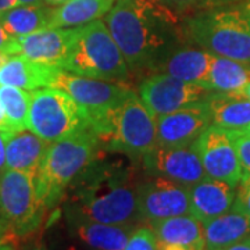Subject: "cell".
Returning <instances> with one entry per match:
<instances>
[{
    "mask_svg": "<svg viewBox=\"0 0 250 250\" xmlns=\"http://www.w3.org/2000/svg\"><path fill=\"white\" fill-rule=\"evenodd\" d=\"M102 150L67 189L62 197L65 215L138 227L142 223L138 211V160Z\"/></svg>",
    "mask_w": 250,
    "mask_h": 250,
    "instance_id": "6da1fadb",
    "label": "cell"
},
{
    "mask_svg": "<svg viewBox=\"0 0 250 250\" xmlns=\"http://www.w3.org/2000/svg\"><path fill=\"white\" fill-rule=\"evenodd\" d=\"M104 22L129 71L139 75L154 74L171 53L189 43L178 11L163 0H116Z\"/></svg>",
    "mask_w": 250,
    "mask_h": 250,
    "instance_id": "7a4b0ae2",
    "label": "cell"
},
{
    "mask_svg": "<svg viewBox=\"0 0 250 250\" xmlns=\"http://www.w3.org/2000/svg\"><path fill=\"white\" fill-rule=\"evenodd\" d=\"M182 25L189 43L215 56L250 64V14L245 4L189 13Z\"/></svg>",
    "mask_w": 250,
    "mask_h": 250,
    "instance_id": "3957f363",
    "label": "cell"
},
{
    "mask_svg": "<svg viewBox=\"0 0 250 250\" xmlns=\"http://www.w3.org/2000/svg\"><path fill=\"white\" fill-rule=\"evenodd\" d=\"M102 150L90 129L65 136L49 145L36 171V193L46 210L59 205L74 179Z\"/></svg>",
    "mask_w": 250,
    "mask_h": 250,
    "instance_id": "277c9868",
    "label": "cell"
},
{
    "mask_svg": "<svg viewBox=\"0 0 250 250\" xmlns=\"http://www.w3.org/2000/svg\"><path fill=\"white\" fill-rule=\"evenodd\" d=\"M102 149L139 160L157 146L156 118L145 107L136 92L123 103L90 123Z\"/></svg>",
    "mask_w": 250,
    "mask_h": 250,
    "instance_id": "5b68a950",
    "label": "cell"
},
{
    "mask_svg": "<svg viewBox=\"0 0 250 250\" xmlns=\"http://www.w3.org/2000/svg\"><path fill=\"white\" fill-rule=\"evenodd\" d=\"M62 70L114 82H126L131 75L124 56L102 18L75 28Z\"/></svg>",
    "mask_w": 250,
    "mask_h": 250,
    "instance_id": "8992f818",
    "label": "cell"
},
{
    "mask_svg": "<svg viewBox=\"0 0 250 250\" xmlns=\"http://www.w3.org/2000/svg\"><path fill=\"white\" fill-rule=\"evenodd\" d=\"M28 129L52 143L90 128L85 110L68 93L45 86L31 92Z\"/></svg>",
    "mask_w": 250,
    "mask_h": 250,
    "instance_id": "52a82bcc",
    "label": "cell"
},
{
    "mask_svg": "<svg viewBox=\"0 0 250 250\" xmlns=\"http://www.w3.org/2000/svg\"><path fill=\"white\" fill-rule=\"evenodd\" d=\"M46 211L36 193L35 175L10 168L0 172V224L13 238L32 235Z\"/></svg>",
    "mask_w": 250,
    "mask_h": 250,
    "instance_id": "ba28073f",
    "label": "cell"
},
{
    "mask_svg": "<svg viewBox=\"0 0 250 250\" xmlns=\"http://www.w3.org/2000/svg\"><path fill=\"white\" fill-rule=\"evenodd\" d=\"M52 86L68 93L85 110L89 128L93 120L117 107L134 92L126 82L90 78L64 70L57 71Z\"/></svg>",
    "mask_w": 250,
    "mask_h": 250,
    "instance_id": "9c48e42d",
    "label": "cell"
},
{
    "mask_svg": "<svg viewBox=\"0 0 250 250\" xmlns=\"http://www.w3.org/2000/svg\"><path fill=\"white\" fill-rule=\"evenodd\" d=\"M208 93L210 90L197 83L163 72L145 77L138 86L139 98L154 118L188 107L203 100Z\"/></svg>",
    "mask_w": 250,
    "mask_h": 250,
    "instance_id": "30bf717a",
    "label": "cell"
},
{
    "mask_svg": "<svg viewBox=\"0 0 250 250\" xmlns=\"http://www.w3.org/2000/svg\"><path fill=\"white\" fill-rule=\"evenodd\" d=\"M138 211L142 224L147 225L171 217L190 214L189 187L156 175L141 178Z\"/></svg>",
    "mask_w": 250,
    "mask_h": 250,
    "instance_id": "8fae6325",
    "label": "cell"
},
{
    "mask_svg": "<svg viewBox=\"0 0 250 250\" xmlns=\"http://www.w3.org/2000/svg\"><path fill=\"white\" fill-rule=\"evenodd\" d=\"M147 175L163 177L192 187L206 177L195 143L187 146H154L138 160Z\"/></svg>",
    "mask_w": 250,
    "mask_h": 250,
    "instance_id": "7c38bea8",
    "label": "cell"
},
{
    "mask_svg": "<svg viewBox=\"0 0 250 250\" xmlns=\"http://www.w3.org/2000/svg\"><path fill=\"white\" fill-rule=\"evenodd\" d=\"M206 175L238 187L242 175L239 156L229 131L210 125L195 142Z\"/></svg>",
    "mask_w": 250,
    "mask_h": 250,
    "instance_id": "4fadbf2b",
    "label": "cell"
},
{
    "mask_svg": "<svg viewBox=\"0 0 250 250\" xmlns=\"http://www.w3.org/2000/svg\"><path fill=\"white\" fill-rule=\"evenodd\" d=\"M159 146H187L211 125L203 100L156 118Z\"/></svg>",
    "mask_w": 250,
    "mask_h": 250,
    "instance_id": "5bb4252c",
    "label": "cell"
},
{
    "mask_svg": "<svg viewBox=\"0 0 250 250\" xmlns=\"http://www.w3.org/2000/svg\"><path fill=\"white\" fill-rule=\"evenodd\" d=\"M75 28H45L17 38L16 54L62 70L71 49Z\"/></svg>",
    "mask_w": 250,
    "mask_h": 250,
    "instance_id": "9a60e30c",
    "label": "cell"
},
{
    "mask_svg": "<svg viewBox=\"0 0 250 250\" xmlns=\"http://www.w3.org/2000/svg\"><path fill=\"white\" fill-rule=\"evenodd\" d=\"M236 196V187L211 178H205L189 187L190 214L205 224L232 208Z\"/></svg>",
    "mask_w": 250,
    "mask_h": 250,
    "instance_id": "2e32d148",
    "label": "cell"
},
{
    "mask_svg": "<svg viewBox=\"0 0 250 250\" xmlns=\"http://www.w3.org/2000/svg\"><path fill=\"white\" fill-rule=\"evenodd\" d=\"M68 229L77 241L90 250H124L136 225H118L67 217Z\"/></svg>",
    "mask_w": 250,
    "mask_h": 250,
    "instance_id": "e0dca14e",
    "label": "cell"
},
{
    "mask_svg": "<svg viewBox=\"0 0 250 250\" xmlns=\"http://www.w3.org/2000/svg\"><path fill=\"white\" fill-rule=\"evenodd\" d=\"M59 70L60 68L29 60L21 54H11L0 65V85L32 92L39 88L52 86Z\"/></svg>",
    "mask_w": 250,
    "mask_h": 250,
    "instance_id": "ac0fdd59",
    "label": "cell"
},
{
    "mask_svg": "<svg viewBox=\"0 0 250 250\" xmlns=\"http://www.w3.org/2000/svg\"><path fill=\"white\" fill-rule=\"evenodd\" d=\"M214 54L205 49L195 46H182L171 53L164 62L157 67L156 72L168 74L178 80L197 83L206 88V81L208 77V70Z\"/></svg>",
    "mask_w": 250,
    "mask_h": 250,
    "instance_id": "d6986e66",
    "label": "cell"
},
{
    "mask_svg": "<svg viewBox=\"0 0 250 250\" xmlns=\"http://www.w3.org/2000/svg\"><path fill=\"white\" fill-rule=\"evenodd\" d=\"M4 141L7 168L36 175L50 143L28 128L13 132Z\"/></svg>",
    "mask_w": 250,
    "mask_h": 250,
    "instance_id": "ffe728a7",
    "label": "cell"
},
{
    "mask_svg": "<svg viewBox=\"0 0 250 250\" xmlns=\"http://www.w3.org/2000/svg\"><path fill=\"white\" fill-rule=\"evenodd\" d=\"M203 102L211 125L227 131H243L250 125V99L235 93L210 92Z\"/></svg>",
    "mask_w": 250,
    "mask_h": 250,
    "instance_id": "44dd1931",
    "label": "cell"
},
{
    "mask_svg": "<svg viewBox=\"0 0 250 250\" xmlns=\"http://www.w3.org/2000/svg\"><path fill=\"white\" fill-rule=\"evenodd\" d=\"M250 238V215L232 208L205 223V250H224Z\"/></svg>",
    "mask_w": 250,
    "mask_h": 250,
    "instance_id": "7402d4cb",
    "label": "cell"
},
{
    "mask_svg": "<svg viewBox=\"0 0 250 250\" xmlns=\"http://www.w3.org/2000/svg\"><path fill=\"white\" fill-rule=\"evenodd\" d=\"M157 242L185 245L205 250V224L192 214L171 217L149 224Z\"/></svg>",
    "mask_w": 250,
    "mask_h": 250,
    "instance_id": "603a6c76",
    "label": "cell"
},
{
    "mask_svg": "<svg viewBox=\"0 0 250 250\" xmlns=\"http://www.w3.org/2000/svg\"><path fill=\"white\" fill-rule=\"evenodd\" d=\"M116 0H68L52 9L49 28H77L104 17Z\"/></svg>",
    "mask_w": 250,
    "mask_h": 250,
    "instance_id": "cb8c5ba5",
    "label": "cell"
},
{
    "mask_svg": "<svg viewBox=\"0 0 250 250\" xmlns=\"http://www.w3.org/2000/svg\"><path fill=\"white\" fill-rule=\"evenodd\" d=\"M52 9L46 4H17L0 11V22L10 35L21 38L49 28Z\"/></svg>",
    "mask_w": 250,
    "mask_h": 250,
    "instance_id": "d4e9b609",
    "label": "cell"
},
{
    "mask_svg": "<svg viewBox=\"0 0 250 250\" xmlns=\"http://www.w3.org/2000/svg\"><path fill=\"white\" fill-rule=\"evenodd\" d=\"M249 82L250 64L214 54L206 81V89L239 95Z\"/></svg>",
    "mask_w": 250,
    "mask_h": 250,
    "instance_id": "484cf974",
    "label": "cell"
},
{
    "mask_svg": "<svg viewBox=\"0 0 250 250\" xmlns=\"http://www.w3.org/2000/svg\"><path fill=\"white\" fill-rule=\"evenodd\" d=\"M0 103L14 131L28 128L31 93L16 86L0 85Z\"/></svg>",
    "mask_w": 250,
    "mask_h": 250,
    "instance_id": "4316f807",
    "label": "cell"
},
{
    "mask_svg": "<svg viewBox=\"0 0 250 250\" xmlns=\"http://www.w3.org/2000/svg\"><path fill=\"white\" fill-rule=\"evenodd\" d=\"M171 9L178 13H195L200 10L215 9L229 4H236L241 0H163Z\"/></svg>",
    "mask_w": 250,
    "mask_h": 250,
    "instance_id": "83f0119b",
    "label": "cell"
},
{
    "mask_svg": "<svg viewBox=\"0 0 250 250\" xmlns=\"http://www.w3.org/2000/svg\"><path fill=\"white\" fill-rule=\"evenodd\" d=\"M124 250H159L157 239L149 225L138 227L125 245Z\"/></svg>",
    "mask_w": 250,
    "mask_h": 250,
    "instance_id": "f1b7e54d",
    "label": "cell"
},
{
    "mask_svg": "<svg viewBox=\"0 0 250 250\" xmlns=\"http://www.w3.org/2000/svg\"><path fill=\"white\" fill-rule=\"evenodd\" d=\"M229 134L235 143L242 168L246 172H250V136L242 131H229Z\"/></svg>",
    "mask_w": 250,
    "mask_h": 250,
    "instance_id": "f546056e",
    "label": "cell"
},
{
    "mask_svg": "<svg viewBox=\"0 0 250 250\" xmlns=\"http://www.w3.org/2000/svg\"><path fill=\"white\" fill-rule=\"evenodd\" d=\"M233 207L250 215V172H243L241 181L236 187V196Z\"/></svg>",
    "mask_w": 250,
    "mask_h": 250,
    "instance_id": "4dcf8cb0",
    "label": "cell"
},
{
    "mask_svg": "<svg viewBox=\"0 0 250 250\" xmlns=\"http://www.w3.org/2000/svg\"><path fill=\"white\" fill-rule=\"evenodd\" d=\"M16 49H17V38L10 35L0 22V52L11 56L16 54Z\"/></svg>",
    "mask_w": 250,
    "mask_h": 250,
    "instance_id": "1f68e13d",
    "label": "cell"
},
{
    "mask_svg": "<svg viewBox=\"0 0 250 250\" xmlns=\"http://www.w3.org/2000/svg\"><path fill=\"white\" fill-rule=\"evenodd\" d=\"M0 132L3 134L4 139H6L9 135L13 134V132H16V131L13 129L11 124H10L9 118L6 116V113H4V108L1 106V103H0Z\"/></svg>",
    "mask_w": 250,
    "mask_h": 250,
    "instance_id": "d6a6232c",
    "label": "cell"
},
{
    "mask_svg": "<svg viewBox=\"0 0 250 250\" xmlns=\"http://www.w3.org/2000/svg\"><path fill=\"white\" fill-rule=\"evenodd\" d=\"M13 242V236L10 235L6 228L0 224V250H6L7 246Z\"/></svg>",
    "mask_w": 250,
    "mask_h": 250,
    "instance_id": "836d02e7",
    "label": "cell"
},
{
    "mask_svg": "<svg viewBox=\"0 0 250 250\" xmlns=\"http://www.w3.org/2000/svg\"><path fill=\"white\" fill-rule=\"evenodd\" d=\"M4 170H7L6 166V141L4 136L0 132V172H3Z\"/></svg>",
    "mask_w": 250,
    "mask_h": 250,
    "instance_id": "e575fe53",
    "label": "cell"
},
{
    "mask_svg": "<svg viewBox=\"0 0 250 250\" xmlns=\"http://www.w3.org/2000/svg\"><path fill=\"white\" fill-rule=\"evenodd\" d=\"M157 248L159 250H197L190 246H185V245H177V243H161L157 242Z\"/></svg>",
    "mask_w": 250,
    "mask_h": 250,
    "instance_id": "d590c367",
    "label": "cell"
},
{
    "mask_svg": "<svg viewBox=\"0 0 250 250\" xmlns=\"http://www.w3.org/2000/svg\"><path fill=\"white\" fill-rule=\"evenodd\" d=\"M224 250H250V238L245 239V241L238 242V243H235V245Z\"/></svg>",
    "mask_w": 250,
    "mask_h": 250,
    "instance_id": "8d00e7d4",
    "label": "cell"
},
{
    "mask_svg": "<svg viewBox=\"0 0 250 250\" xmlns=\"http://www.w3.org/2000/svg\"><path fill=\"white\" fill-rule=\"evenodd\" d=\"M17 4H18L17 0H0V11L11 9V7L17 6Z\"/></svg>",
    "mask_w": 250,
    "mask_h": 250,
    "instance_id": "74e56055",
    "label": "cell"
},
{
    "mask_svg": "<svg viewBox=\"0 0 250 250\" xmlns=\"http://www.w3.org/2000/svg\"><path fill=\"white\" fill-rule=\"evenodd\" d=\"M65 1H68V0H43V3H45L46 6H50V7H57V6H62L64 4Z\"/></svg>",
    "mask_w": 250,
    "mask_h": 250,
    "instance_id": "f35d334b",
    "label": "cell"
},
{
    "mask_svg": "<svg viewBox=\"0 0 250 250\" xmlns=\"http://www.w3.org/2000/svg\"><path fill=\"white\" fill-rule=\"evenodd\" d=\"M18 4H45L43 0H17Z\"/></svg>",
    "mask_w": 250,
    "mask_h": 250,
    "instance_id": "ab89813d",
    "label": "cell"
},
{
    "mask_svg": "<svg viewBox=\"0 0 250 250\" xmlns=\"http://www.w3.org/2000/svg\"><path fill=\"white\" fill-rule=\"evenodd\" d=\"M239 95H242V96H245V98L250 99V82H249V83H248V85H246V88L242 90Z\"/></svg>",
    "mask_w": 250,
    "mask_h": 250,
    "instance_id": "60d3db41",
    "label": "cell"
},
{
    "mask_svg": "<svg viewBox=\"0 0 250 250\" xmlns=\"http://www.w3.org/2000/svg\"><path fill=\"white\" fill-rule=\"evenodd\" d=\"M7 56H9V54H4V53H1V52H0V65H1L3 62H4V60L7 59Z\"/></svg>",
    "mask_w": 250,
    "mask_h": 250,
    "instance_id": "b9f144b4",
    "label": "cell"
},
{
    "mask_svg": "<svg viewBox=\"0 0 250 250\" xmlns=\"http://www.w3.org/2000/svg\"><path fill=\"white\" fill-rule=\"evenodd\" d=\"M6 250H17V249H16V246H14V243L11 242V243H10L9 246H7V249H6Z\"/></svg>",
    "mask_w": 250,
    "mask_h": 250,
    "instance_id": "7bdbcfd3",
    "label": "cell"
},
{
    "mask_svg": "<svg viewBox=\"0 0 250 250\" xmlns=\"http://www.w3.org/2000/svg\"><path fill=\"white\" fill-rule=\"evenodd\" d=\"M242 132H245V134H248L250 136V125H249V126H246V128H245V129H243Z\"/></svg>",
    "mask_w": 250,
    "mask_h": 250,
    "instance_id": "ee69618b",
    "label": "cell"
},
{
    "mask_svg": "<svg viewBox=\"0 0 250 250\" xmlns=\"http://www.w3.org/2000/svg\"><path fill=\"white\" fill-rule=\"evenodd\" d=\"M245 6H246V9H248V11H249V14H250V0L246 1V4H245Z\"/></svg>",
    "mask_w": 250,
    "mask_h": 250,
    "instance_id": "f6af8a7d",
    "label": "cell"
},
{
    "mask_svg": "<svg viewBox=\"0 0 250 250\" xmlns=\"http://www.w3.org/2000/svg\"><path fill=\"white\" fill-rule=\"evenodd\" d=\"M31 250H41L39 248H34V249H31Z\"/></svg>",
    "mask_w": 250,
    "mask_h": 250,
    "instance_id": "bcb514c9",
    "label": "cell"
},
{
    "mask_svg": "<svg viewBox=\"0 0 250 250\" xmlns=\"http://www.w3.org/2000/svg\"><path fill=\"white\" fill-rule=\"evenodd\" d=\"M70 250H77V249H75V248H74V249H70Z\"/></svg>",
    "mask_w": 250,
    "mask_h": 250,
    "instance_id": "7dc6e473",
    "label": "cell"
}]
</instances>
